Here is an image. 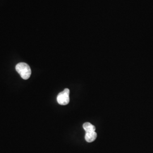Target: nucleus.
<instances>
[{"label": "nucleus", "mask_w": 153, "mask_h": 153, "mask_svg": "<svg viewBox=\"0 0 153 153\" xmlns=\"http://www.w3.org/2000/svg\"><path fill=\"white\" fill-rule=\"evenodd\" d=\"M16 71L23 79H28L31 75V70L30 66L25 62H20L16 66Z\"/></svg>", "instance_id": "nucleus-1"}, {"label": "nucleus", "mask_w": 153, "mask_h": 153, "mask_svg": "<svg viewBox=\"0 0 153 153\" xmlns=\"http://www.w3.org/2000/svg\"><path fill=\"white\" fill-rule=\"evenodd\" d=\"M69 94L70 90L68 88H65L63 91L59 93L57 97L58 103L62 105H65L69 104L70 102Z\"/></svg>", "instance_id": "nucleus-2"}, {"label": "nucleus", "mask_w": 153, "mask_h": 153, "mask_svg": "<svg viewBox=\"0 0 153 153\" xmlns=\"http://www.w3.org/2000/svg\"><path fill=\"white\" fill-rule=\"evenodd\" d=\"M97 137V134L95 131L86 132L85 140L88 142H92L94 141Z\"/></svg>", "instance_id": "nucleus-3"}, {"label": "nucleus", "mask_w": 153, "mask_h": 153, "mask_svg": "<svg viewBox=\"0 0 153 153\" xmlns=\"http://www.w3.org/2000/svg\"><path fill=\"white\" fill-rule=\"evenodd\" d=\"M83 128L86 132L95 131V126L90 123H85L83 125Z\"/></svg>", "instance_id": "nucleus-4"}]
</instances>
